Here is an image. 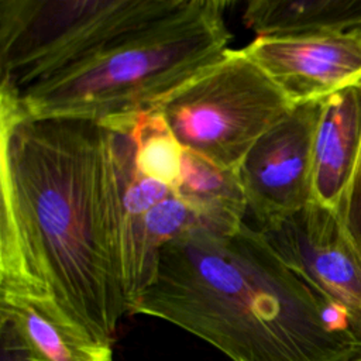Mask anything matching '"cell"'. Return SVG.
I'll return each instance as SVG.
<instances>
[{
	"label": "cell",
	"mask_w": 361,
	"mask_h": 361,
	"mask_svg": "<svg viewBox=\"0 0 361 361\" xmlns=\"http://www.w3.org/2000/svg\"><path fill=\"white\" fill-rule=\"evenodd\" d=\"M131 152L106 123L32 117L0 94V295L58 306L110 345L131 307Z\"/></svg>",
	"instance_id": "cell-1"
},
{
	"label": "cell",
	"mask_w": 361,
	"mask_h": 361,
	"mask_svg": "<svg viewBox=\"0 0 361 361\" xmlns=\"http://www.w3.org/2000/svg\"><path fill=\"white\" fill-rule=\"evenodd\" d=\"M130 314L172 323L231 361H351L361 336L262 233L196 231L162 245Z\"/></svg>",
	"instance_id": "cell-2"
},
{
	"label": "cell",
	"mask_w": 361,
	"mask_h": 361,
	"mask_svg": "<svg viewBox=\"0 0 361 361\" xmlns=\"http://www.w3.org/2000/svg\"><path fill=\"white\" fill-rule=\"evenodd\" d=\"M227 4L180 0L166 16L120 35L58 75L7 96L32 117L116 123L154 110L230 49Z\"/></svg>",
	"instance_id": "cell-3"
},
{
	"label": "cell",
	"mask_w": 361,
	"mask_h": 361,
	"mask_svg": "<svg viewBox=\"0 0 361 361\" xmlns=\"http://www.w3.org/2000/svg\"><path fill=\"white\" fill-rule=\"evenodd\" d=\"M180 0H0V93L16 96Z\"/></svg>",
	"instance_id": "cell-4"
},
{
	"label": "cell",
	"mask_w": 361,
	"mask_h": 361,
	"mask_svg": "<svg viewBox=\"0 0 361 361\" xmlns=\"http://www.w3.org/2000/svg\"><path fill=\"white\" fill-rule=\"evenodd\" d=\"M292 107L244 49H228L157 110L185 151L237 171L259 137Z\"/></svg>",
	"instance_id": "cell-5"
},
{
	"label": "cell",
	"mask_w": 361,
	"mask_h": 361,
	"mask_svg": "<svg viewBox=\"0 0 361 361\" xmlns=\"http://www.w3.org/2000/svg\"><path fill=\"white\" fill-rule=\"evenodd\" d=\"M322 100L293 106L240 164L237 173L257 228L313 202L312 155Z\"/></svg>",
	"instance_id": "cell-6"
},
{
	"label": "cell",
	"mask_w": 361,
	"mask_h": 361,
	"mask_svg": "<svg viewBox=\"0 0 361 361\" xmlns=\"http://www.w3.org/2000/svg\"><path fill=\"white\" fill-rule=\"evenodd\" d=\"M258 230L289 268L350 314L361 336V257L337 212L313 200Z\"/></svg>",
	"instance_id": "cell-7"
},
{
	"label": "cell",
	"mask_w": 361,
	"mask_h": 361,
	"mask_svg": "<svg viewBox=\"0 0 361 361\" xmlns=\"http://www.w3.org/2000/svg\"><path fill=\"white\" fill-rule=\"evenodd\" d=\"M243 49L293 106L322 100L361 80V31L302 38H255Z\"/></svg>",
	"instance_id": "cell-8"
},
{
	"label": "cell",
	"mask_w": 361,
	"mask_h": 361,
	"mask_svg": "<svg viewBox=\"0 0 361 361\" xmlns=\"http://www.w3.org/2000/svg\"><path fill=\"white\" fill-rule=\"evenodd\" d=\"M361 151V80L322 100L313 138V200L337 210Z\"/></svg>",
	"instance_id": "cell-9"
},
{
	"label": "cell",
	"mask_w": 361,
	"mask_h": 361,
	"mask_svg": "<svg viewBox=\"0 0 361 361\" xmlns=\"http://www.w3.org/2000/svg\"><path fill=\"white\" fill-rule=\"evenodd\" d=\"M0 327L13 333L30 361H114L113 345L51 303L0 295Z\"/></svg>",
	"instance_id": "cell-10"
},
{
	"label": "cell",
	"mask_w": 361,
	"mask_h": 361,
	"mask_svg": "<svg viewBox=\"0 0 361 361\" xmlns=\"http://www.w3.org/2000/svg\"><path fill=\"white\" fill-rule=\"evenodd\" d=\"M255 38H302L361 31V0H254L243 14Z\"/></svg>",
	"instance_id": "cell-11"
},
{
	"label": "cell",
	"mask_w": 361,
	"mask_h": 361,
	"mask_svg": "<svg viewBox=\"0 0 361 361\" xmlns=\"http://www.w3.org/2000/svg\"><path fill=\"white\" fill-rule=\"evenodd\" d=\"M173 193L203 220L209 233H233L245 223L248 207L237 171L219 168L185 151Z\"/></svg>",
	"instance_id": "cell-12"
},
{
	"label": "cell",
	"mask_w": 361,
	"mask_h": 361,
	"mask_svg": "<svg viewBox=\"0 0 361 361\" xmlns=\"http://www.w3.org/2000/svg\"><path fill=\"white\" fill-rule=\"evenodd\" d=\"M106 124L130 137L134 165L142 175L173 190L182 173L185 148L157 109Z\"/></svg>",
	"instance_id": "cell-13"
},
{
	"label": "cell",
	"mask_w": 361,
	"mask_h": 361,
	"mask_svg": "<svg viewBox=\"0 0 361 361\" xmlns=\"http://www.w3.org/2000/svg\"><path fill=\"white\" fill-rule=\"evenodd\" d=\"M336 212L361 257V151L350 185Z\"/></svg>",
	"instance_id": "cell-14"
},
{
	"label": "cell",
	"mask_w": 361,
	"mask_h": 361,
	"mask_svg": "<svg viewBox=\"0 0 361 361\" xmlns=\"http://www.w3.org/2000/svg\"><path fill=\"white\" fill-rule=\"evenodd\" d=\"M0 361H30L10 330L0 327Z\"/></svg>",
	"instance_id": "cell-15"
},
{
	"label": "cell",
	"mask_w": 361,
	"mask_h": 361,
	"mask_svg": "<svg viewBox=\"0 0 361 361\" xmlns=\"http://www.w3.org/2000/svg\"><path fill=\"white\" fill-rule=\"evenodd\" d=\"M351 361H361V355L357 357V358H354V360H351Z\"/></svg>",
	"instance_id": "cell-16"
}]
</instances>
